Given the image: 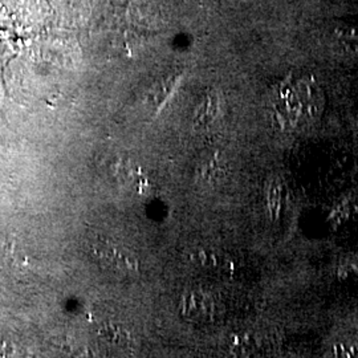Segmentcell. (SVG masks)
<instances>
[{
  "instance_id": "6da1fadb",
  "label": "cell",
  "mask_w": 358,
  "mask_h": 358,
  "mask_svg": "<svg viewBox=\"0 0 358 358\" xmlns=\"http://www.w3.org/2000/svg\"><path fill=\"white\" fill-rule=\"evenodd\" d=\"M92 251L96 260L106 268L124 275L136 273L138 271V260L136 256L108 241H97L92 245Z\"/></svg>"
},
{
  "instance_id": "7a4b0ae2",
  "label": "cell",
  "mask_w": 358,
  "mask_h": 358,
  "mask_svg": "<svg viewBox=\"0 0 358 358\" xmlns=\"http://www.w3.org/2000/svg\"><path fill=\"white\" fill-rule=\"evenodd\" d=\"M180 312L189 320H207L215 313V303L210 294L194 289L180 299Z\"/></svg>"
},
{
  "instance_id": "3957f363",
  "label": "cell",
  "mask_w": 358,
  "mask_h": 358,
  "mask_svg": "<svg viewBox=\"0 0 358 358\" xmlns=\"http://www.w3.org/2000/svg\"><path fill=\"white\" fill-rule=\"evenodd\" d=\"M267 207L269 215L272 219L279 217L280 207H282V186L279 182L273 180L268 185L267 189Z\"/></svg>"
},
{
  "instance_id": "277c9868",
  "label": "cell",
  "mask_w": 358,
  "mask_h": 358,
  "mask_svg": "<svg viewBox=\"0 0 358 358\" xmlns=\"http://www.w3.org/2000/svg\"><path fill=\"white\" fill-rule=\"evenodd\" d=\"M192 263L198 266H202L205 268H213V267H217L219 256L208 250H199L192 254Z\"/></svg>"
},
{
  "instance_id": "5b68a950",
  "label": "cell",
  "mask_w": 358,
  "mask_h": 358,
  "mask_svg": "<svg viewBox=\"0 0 358 358\" xmlns=\"http://www.w3.org/2000/svg\"><path fill=\"white\" fill-rule=\"evenodd\" d=\"M103 338L110 341V344H117V345H128L129 334L120 328H106L101 332Z\"/></svg>"
}]
</instances>
